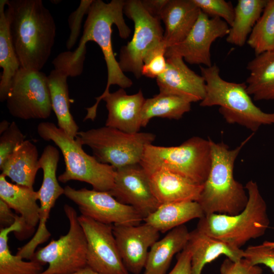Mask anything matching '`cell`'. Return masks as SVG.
I'll use <instances>...</instances> for the list:
<instances>
[{"instance_id":"1","label":"cell","mask_w":274,"mask_h":274,"mask_svg":"<svg viewBox=\"0 0 274 274\" xmlns=\"http://www.w3.org/2000/svg\"><path fill=\"white\" fill-rule=\"evenodd\" d=\"M6 16L20 67L41 71L55 43L54 19L41 0H7Z\"/></svg>"},{"instance_id":"2","label":"cell","mask_w":274,"mask_h":274,"mask_svg":"<svg viewBox=\"0 0 274 274\" xmlns=\"http://www.w3.org/2000/svg\"><path fill=\"white\" fill-rule=\"evenodd\" d=\"M125 4V1L123 0H112L108 3L101 0H93L87 14L80 43L73 51L76 59L85 58L86 43L95 42L101 50L107 67L105 90L101 95L95 97L96 102L92 107L86 108L87 114L84 121L88 119L94 120L98 104L110 92L111 85H117L124 89L131 87L133 84L121 70L115 57L112 43L113 24L116 25L119 36L122 39H127L131 33L123 18Z\"/></svg>"},{"instance_id":"3","label":"cell","mask_w":274,"mask_h":274,"mask_svg":"<svg viewBox=\"0 0 274 274\" xmlns=\"http://www.w3.org/2000/svg\"><path fill=\"white\" fill-rule=\"evenodd\" d=\"M253 135L252 133L233 149L224 142L215 143L209 138L211 167L197 201L204 215H234L246 207L248 195L245 187L235 180L233 168L241 149Z\"/></svg>"},{"instance_id":"4","label":"cell","mask_w":274,"mask_h":274,"mask_svg":"<svg viewBox=\"0 0 274 274\" xmlns=\"http://www.w3.org/2000/svg\"><path fill=\"white\" fill-rule=\"evenodd\" d=\"M200 69L206 84L200 106H219V112L227 123L240 125L253 133L262 125L274 124V113H265L254 104L245 82L224 80L216 64L209 67L200 66Z\"/></svg>"},{"instance_id":"5","label":"cell","mask_w":274,"mask_h":274,"mask_svg":"<svg viewBox=\"0 0 274 274\" xmlns=\"http://www.w3.org/2000/svg\"><path fill=\"white\" fill-rule=\"evenodd\" d=\"M245 187L248 201L241 212L234 215H204L199 219L196 229L240 249L249 241L263 236L269 225L266 203L256 182L250 180Z\"/></svg>"},{"instance_id":"6","label":"cell","mask_w":274,"mask_h":274,"mask_svg":"<svg viewBox=\"0 0 274 274\" xmlns=\"http://www.w3.org/2000/svg\"><path fill=\"white\" fill-rule=\"evenodd\" d=\"M37 132L44 140L53 142L62 154L65 168L58 177L59 182L79 181L89 184L95 190L111 191L116 173L113 166L102 163L86 153L77 139H72L52 122L40 123Z\"/></svg>"},{"instance_id":"7","label":"cell","mask_w":274,"mask_h":274,"mask_svg":"<svg viewBox=\"0 0 274 274\" xmlns=\"http://www.w3.org/2000/svg\"><path fill=\"white\" fill-rule=\"evenodd\" d=\"M212 154L209 138L193 136L177 146L149 145L140 162L149 176L160 169L177 173L203 185L210 171Z\"/></svg>"},{"instance_id":"8","label":"cell","mask_w":274,"mask_h":274,"mask_svg":"<svg viewBox=\"0 0 274 274\" xmlns=\"http://www.w3.org/2000/svg\"><path fill=\"white\" fill-rule=\"evenodd\" d=\"M155 138L150 132L129 133L105 126L79 131L76 139L88 146L99 162L116 169L140 163L145 147Z\"/></svg>"},{"instance_id":"9","label":"cell","mask_w":274,"mask_h":274,"mask_svg":"<svg viewBox=\"0 0 274 274\" xmlns=\"http://www.w3.org/2000/svg\"><path fill=\"white\" fill-rule=\"evenodd\" d=\"M63 210L69 222L68 231L35 252L32 260L48 264L39 274H71L87 266V242L77 213L67 204Z\"/></svg>"},{"instance_id":"10","label":"cell","mask_w":274,"mask_h":274,"mask_svg":"<svg viewBox=\"0 0 274 274\" xmlns=\"http://www.w3.org/2000/svg\"><path fill=\"white\" fill-rule=\"evenodd\" d=\"M124 13L133 21L134 29L131 40L120 49L118 63L123 73L139 79L147 54L164 43V31L160 20L151 16L141 1H125Z\"/></svg>"},{"instance_id":"11","label":"cell","mask_w":274,"mask_h":274,"mask_svg":"<svg viewBox=\"0 0 274 274\" xmlns=\"http://www.w3.org/2000/svg\"><path fill=\"white\" fill-rule=\"evenodd\" d=\"M6 101L9 113L15 118L47 119L52 111L48 76L20 67L13 79Z\"/></svg>"},{"instance_id":"12","label":"cell","mask_w":274,"mask_h":274,"mask_svg":"<svg viewBox=\"0 0 274 274\" xmlns=\"http://www.w3.org/2000/svg\"><path fill=\"white\" fill-rule=\"evenodd\" d=\"M64 195L78 207L81 215L97 222L113 225H138L144 221L132 207L117 200L109 191L76 189L67 185Z\"/></svg>"},{"instance_id":"13","label":"cell","mask_w":274,"mask_h":274,"mask_svg":"<svg viewBox=\"0 0 274 274\" xmlns=\"http://www.w3.org/2000/svg\"><path fill=\"white\" fill-rule=\"evenodd\" d=\"M78 221L87 242V266L101 274H129L120 255L113 225L82 215Z\"/></svg>"},{"instance_id":"14","label":"cell","mask_w":274,"mask_h":274,"mask_svg":"<svg viewBox=\"0 0 274 274\" xmlns=\"http://www.w3.org/2000/svg\"><path fill=\"white\" fill-rule=\"evenodd\" d=\"M230 26L219 17H210L201 10L193 28L179 43L166 49L165 57L179 56L191 64L212 65L211 47L217 39L229 33Z\"/></svg>"},{"instance_id":"15","label":"cell","mask_w":274,"mask_h":274,"mask_svg":"<svg viewBox=\"0 0 274 274\" xmlns=\"http://www.w3.org/2000/svg\"><path fill=\"white\" fill-rule=\"evenodd\" d=\"M109 192L120 202L134 208L144 219L160 204L152 192L149 176L140 163L116 169Z\"/></svg>"},{"instance_id":"16","label":"cell","mask_w":274,"mask_h":274,"mask_svg":"<svg viewBox=\"0 0 274 274\" xmlns=\"http://www.w3.org/2000/svg\"><path fill=\"white\" fill-rule=\"evenodd\" d=\"M59 158L58 150L51 145L44 148L39 158V164L43 170V178L38 191L40 203L39 226L35 235L28 242L29 246L33 249L46 242L51 236L46 223L57 199L64 194V188L59 185L56 177Z\"/></svg>"},{"instance_id":"17","label":"cell","mask_w":274,"mask_h":274,"mask_svg":"<svg viewBox=\"0 0 274 274\" xmlns=\"http://www.w3.org/2000/svg\"><path fill=\"white\" fill-rule=\"evenodd\" d=\"M113 230L127 270L140 274L144 269L149 249L159 238V232L145 222L138 225H113Z\"/></svg>"},{"instance_id":"18","label":"cell","mask_w":274,"mask_h":274,"mask_svg":"<svg viewBox=\"0 0 274 274\" xmlns=\"http://www.w3.org/2000/svg\"><path fill=\"white\" fill-rule=\"evenodd\" d=\"M165 71L156 78L160 93L182 97L190 102L203 100L206 94L204 78L196 74L181 57L166 58Z\"/></svg>"},{"instance_id":"19","label":"cell","mask_w":274,"mask_h":274,"mask_svg":"<svg viewBox=\"0 0 274 274\" xmlns=\"http://www.w3.org/2000/svg\"><path fill=\"white\" fill-rule=\"evenodd\" d=\"M106 102L108 117L105 126L135 133L141 126V113L146 99L141 90L128 95L123 88L109 92L102 99Z\"/></svg>"},{"instance_id":"20","label":"cell","mask_w":274,"mask_h":274,"mask_svg":"<svg viewBox=\"0 0 274 274\" xmlns=\"http://www.w3.org/2000/svg\"><path fill=\"white\" fill-rule=\"evenodd\" d=\"M149 178L152 192L160 204L197 201L203 188V185L166 169L154 172Z\"/></svg>"},{"instance_id":"21","label":"cell","mask_w":274,"mask_h":274,"mask_svg":"<svg viewBox=\"0 0 274 274\" xmlns=\"http://www.w3.org/2000/svg\"><path fill=\"white\" fill-rule=\"evenodd\" d=\"M200 12L193 0H168L160 16L165 25L163 42L166 48L179 43L187 36Z\"/></svg>"},{"instance_id":"22","label":"cell","mask_w":274,"mask_h":274,"mask_svg":"<svg viewBox=\"0 0 274 274\" xmlns=\"http://www.w3.org/2000/svg\"><path fill=\"white\" fill-rule=\"evenodd\" d=\"M186 247L191 254V274H201L204 266L221 255L236 262L244 258V250L209 236L196 228L190 232Z\"/></svg>"},{"instance_id":"23","label":"cell","mask_w":274,"mask_h":274,"mask_svg":"<svg viewBox=\"0 0 274 274\" xmlns=\"http://www.w3.org/2000/svg\"><path fill=\"white\" fill-rule=\"evenodd\" d=\"M0 199L14 210L24 222L23 231L31 233L40 221L38 191L33 188L9 182L0 175ZM22 231V232H23Z\"/></svg>"},{"instance_id":"24","label":"cell","mask_w":274,"mask_h":274,"mask_svg":"<svg viewBox=\"0 0 274 274\" xmlns=\"http://www.w3.org/2000/svg\"><path fill=\"white\" fill-rule=\"evenodd\" d=\"M48 76L52 110L57 119L58 127L73 139L79 132V126L70 110V102L67 79L71 77L67 68L54 66Z\"/></svg>"},{"instance_id":"25","label":"cell","mask_w":274,"mask_h":274,"mask_svg":"<svg viewBox=\"0 0 274 274\" xmlns=\"http://www.w3.org/2000/svg\"><path fill=\"white\" fill-rule=\"evenodd\" d=\"M39 154L36 146L25 140L0 165L2 174L16 184L33 188L38 171Z\"/></svg>"},{"instance_id":"26","label":"cell","mask_w":274,"mask_h":274,"mask_svg":"<svg viewBox=\"0 0 274 274\" xmlns=\"http://www.w3.org/2000/svg\"><path fill=\"white\" fill-rule=\"evenodd\" d=\"M190 232L184 225L168 231L151 247L144 274H165L173 257L186 247Z\"/></svg>"},{"instance_id":"27","label":"cell","mask_w":274,"mask_h":274,"mask_svg":"<svg viewBox=\"0 0 274 274\" xmlns=\"http://www.w3.org/2000/svg\"><path fill=\"white\" fill-rule=\"evenodd\" d=\"M204 215L196 201H186L160 204L152 213L144 219L159 232L164 233Z\"/></svg>"},{"instance_id":"28","label":"cell","mask_w":274,"mask_h":274,"mask_svg":"<svg viewBox=\"0 0 274 274\" xmlns=\"http://www.w3.org/2000/svg\"><path fill=\"white\" fill-rule=\"evenodd\" d=\"M246 68L250 73L245 82L249 94L256 101L274 100V50L255 56Z\"/></svg>"},{"instance_id":"29","label":"cell","mask_w":274,"mask_h":274,"mask_svg":"<svg viewBox=\"0 0 274 274\" xmlns=\"http://www.w3.org/2000/svg\"><path fill=\"white\" fill-rule=\"evenodd\" d=\"M7 0L0 1V66L3 69L0 80V101L8 97L11 83L20 64L15 50L5 12Z\"/></svg>"},{"instance_id":"30","label":"cell","mask_w":274,"mask_h":274,"mask_svg":"<svg viewBox=\"0 0 274 274\" xmlns=\"http://www.w3.org/2000/svg\"><path fill=\"white\" fill-rule=\"evenodd\" d=\"M268 0H238L234 7V16L226 41L243 46L261 16Z\"/></svg>"},{"instance_id":"31","label":"cell","mask_w":274,"mask_h":274,"mask_svg":"<svg viewBox=\"0 0 274 274\" xmlns=\"http://www.w3.org/2000/svg\"><path fill=\"white\" fill-rule=\"evenodd\" d=\"M24 222L17 215L10 226L1 228L0 274H39L42 271V264L35 260L24 261L18 255H13L8 245V235L11 232L22 233Z\"/></svg>"},{"instance_id":"32","label":"cell","mask_w":274,"mask_h":274,"mask_svg":"<svg viewBox=\"0 0 274 274\" xmlns=\"http://www.w3.org/2000/svg\"><path fill=\"white\" fill-rule=\"evenodd\" d=\"M191 102L178 96L159 93L146 99L141 113V126L154 117L179 120L191 110Z\"/></svg>"},{"instance_id":"33","label":"cell","mask_w":274,"mask_h":274,"mask_svg":"<svg viewBox=\"0 0 274 274\" xmlns=\"http://www.w3.org/2000/svg\"><path fill=\"white\" fill-rule=\"evenodd\" d=\"M247 43L256 56L274 50V0H268Z\"/></svg>"},{"instance_id":"34","label":"cell","mask_w":274,"mask_h":274,"mask_svg":"<svg viewBox=\"0 0 274 274\" xmlns=\"http://www.w3.org/2000/svg\"><path fill=\"white\" fill-rule=\"evenodd\" d=\"M204 13L210 17H219L229 26L233 23L234 7L231 2L225 0H193Z\"/></svg>"},{"instance_id":"35","label":"cell","mask_w":274,"mask_h":274,"mask_svg":"<svg viewBox=\"0 0 274 274\" xmlns=\"http://www.w3.org/2000/svg\"><path fill=\"white\" fill-rule=\"evenodd\" d=\"M166 49L163 43L147 54L143 60L142 76L157 78L164 73L167 66Z\"/></svg>"},{"instance_id":"36","label":"cell","mask_w":274,"mask_h":274,"mask_svg":"<svg viewBox=\"0 0 274 274\" xmlns=\"http://www.w3.org/2000/svg\"><path fill=\"white\" fill-rule=\"evenodd\" d=\"M25 135L16 123L12 121L8 129L0 136V165L11 155L15 149L25 141Z\"/></svg>"},{"instance_id":"37","label":"cell","mask_w":274,"mask_h":274,"mask_svg":"<svg viewBox=\"0 0 274 274\" xmlns=\"http://www.w3.org/2000/svg\"><path fill=\"white\" fill-rule=\"evenodd\" d=\"M93 2V0H81L77 9L70 15L68 23L70 34L66 43L68 50L72 48L75 44L80 35L83 17L87 14Z\"/></svg>"},{"instance_id":"38","label":"cell","mask_w":274,"mask_h":274,"mask_svg":"<svg viewBox=\"0 0 274 274\" xmlns=\"http://www.w3.org/2000/svg\"><path fill=\"white\" fill-rule=\"evenodd\" d=\"M244 258L252 265L263 264L274 273V249L262 244L250 246L244 250Z\"/></svg>"},{"instance_id":"39","label":"cell","mask_w":274,"mask_h":274,"mask_svg":"<svg viewBox=\"0 0 274 274\" xmlns=\"http://www.w3.org/2000/svg\"><path fill=\"white\" fill-rule=\"evenodd\" d=\"M221 274H262V269L258 265H252L245 258L234 262L226 259L221 267Z\"/></svg>"},{"instance_id":"40","label":"cell","mask_w":274,"mask_h":274,"mask_svg":"<svg viewBox=\"0 0 274 274\" xmlns=\"http://www.w3.org/2000/svg\"><path fill=\"white\" fill-rule=\"evenodd\" d=\"M168 274H191V254L186 246L179 253L175 265Z\"/></svg>"},{"instance_id":"41","label":"cell","mask_w":274,"mask_h":274,"mask_svg":"<svg viewBox=\"0 0 274 274\" xmlns=\"http://www.w3.org/2000/svg\"><path fill=\"white\" fill-rule=\"evenodd\" d=\"M141 1L144 9L151 16L160 20L162 11L168 0H143Z\"/></svg>"},{"instance_id":"42","label":"cell","mask_w":274,"mask_h":274,"mask_svg":"<svg viewBox=\"0 0 274 274\" xmlns=\"http://www.w3.org/2000/svg\"><path fill=\"white\" fill-rule=\"evenodd\" d=\"M17 215L14 214L12 209L3 200L0 199V225L1 228L8 227L15 221Z\"/></svg>"},{"instance_id":"43","label":"cell","mask_w":274,"mask_h":274,"mask_svg":"<svg viewBox=\"0 0 274 274\" xmlns=\"http://www.w3.org/2000/svg\"><path fill=\"white\" fill-rule=\"evenodd\" d=\"M71 274H101L86 266Z\"/></svg>"},{"instance_id":"44","label":"cell","mask_w":274,"mask_h":274,"mask_svg":"<svg viewBox=\"0 0 274 274\" xmlns=\"http://www.w3.org/2000/svg\"><path fill=\"white\" fill-rule=\"evenodd\" d=\"M10 123L6 120L1 121L0 123V134L6 131L10 126Z\"/></svg>"},{"instance_id":"45","label":"cell","mask_w":274,"mask_h":274,"mask_svg":"<svg viewBox=\"0 0 274 274\" xmlns=\"http://www.w3.org/2000/svg\"><path fill=\"white\" fill-rule=\"evenodd\" d=\"M262 244L274 249V242L265 241Z\"/></svg>"}]
</instances>
